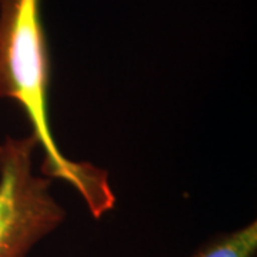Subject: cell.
I'll list each match as a JSON object with an SVG mask.
<instances>
[{
	"label": "cell",
	"instance_id": "3957f363",
	"mask_svg": "<svg viewBox=\"0 0 257 257\" xmlns=\"http://www.w3.org/2000/svg\"><path fill=\"white\" fill-rule=\"evenodd\" d=\"M257 223L224 233L203 246L193 257H256Z\"/></svg>",
	"mask_w": 257,
	"mask_h": 257
},
{
	"label": "cell",
	"instance_id": "277c9868",
	"mask_svg": "<svg viewBox=\"0 0 257 257\" xmlns=\"http://www.w3.org/2000/svg\"><path fill=\"white\" fill-rule=\"evenodd\" d=\"M0 152H2V145H0Z\"/></svg>",
	"mask_w": 257,
	"mask_h": 257
},
{
	"label": "cell",
	"instance_id": "7a4b0ae2",
	"mask_svg": "<svg viewBox=\"0 0 257 257\" xmlns=\"http://www.w3.org/2000/svg\"><path fill=\"white\" fill-rule=\"evenodd\" d=\"M32 135L6 138L0 152V257H28L66 219L50 192V179L33 173Z\"/></svg>",
	"mask_w": 257,
	"mask_h": 257
},
{
	"label": "cell",
	"instance_id": "6da1fadb",
	"mask_svg": "<svg viewBox=\"0 0 257 257\" xmlns=\"http://www.w3.org/2000/svg\"><path fill=\"white\" fill-rule=\"evenodd\" d=\"M49 49L40 0H0V97L16 101L43 149L42 173L70 184L94 219L116 204L109 175L87 162L64 156L55 142L49 110Z\"/></svg>",
	"mask_w": 257,
	"mask_h": 257
}]
</instances>
